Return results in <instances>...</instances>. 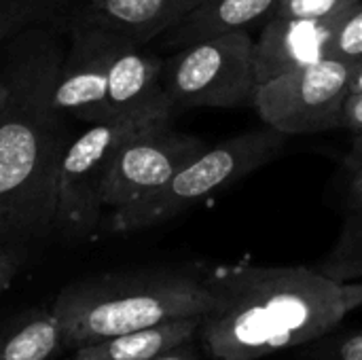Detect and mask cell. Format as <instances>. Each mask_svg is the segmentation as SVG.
<instances>
[{
  "label": "cell",
  "mask_w": 362,
  "mask_h": 360,
  "mask_svg": "<svg viewBox=\"0 0 362 360\" xmlns=\"http://www.w3.org/2000/svg\"><path fill=\"white\" fill-rule=\"evenodd\" d=\"M64 47L51 28L11 40L0 110V244L23 246L55 236L57 170L70 140L53 108Z\"/></svg>",
  "instance_id": "1"
},
{
  "label": "cell",
  "mask_w": 362,
  "mask_h": 360,
  "mask_svg": "<svg viewBox=\"0 0 362 360\" xmlns=\"http://www.w3.org/2000/svg\"><path fill=\"white\" fill-rule=\"evenodd\" d=\"M214 306L199 320L206 360H263L337 329L350 314L341 282L303 265H212Z\"/></svg>",
  "instance_id": "2"
},
{
  "label": "cell",
  "mask_w": 362,
  "mask_h": 360,
  "mask_svg": "<svg viewBox=\"0 0 362 360\" xmlns=\"http://www.w3.org/2000/svg\"><path fill=\"white\" fill-rule=\"evenodd\" d=\"M214 306L208 265L142 267L108 272L66 284L51 303L66 350L157 327L182 318H202Z\"/></svg>",
  "instance_id": "3"
},
{
  "label": "cell",
  "mask_w": 362,
  "mask_h": 360,
  "mask_svg": "<svg viewBox=\"0 0 362 360\" xmlns=\"http://www.w3.org/2000/svg\"><path fill=\"white\" fill-rule=\"evenodd\" d=\"M286 138V134L265 125L263 129H250L212 144L178 170L161 189L106 214L104 229L110 233H134L172 221L280 157Z\"/></svg>",
  "instance_id": "4"
},
{
  "label": "cell",
  "mask_w": 362,
  "mask_h": 360,
  "mask_svg": "<svg viewBox=\"0 0 362 360\" xmlns=\"http://www.w3.org/2000/svg\"><path fill=\"white\" fill-rule=\"evenodd\" d=\"M174 108H153L87 125L64 151L55 185V236L64 242H89L104 227L102 185L117 146L132 134L172 123Z\"/></svg>",
  "instance_id": "5"
},
{
  "label": "cell",
  "mask_w": 362,
  "mask_h": 360,
  "mask_svg": "<svg viewBox=\"0 0 362 360\" xmlns=\"http://www.w3.org/2000/svg\"><path fill=\"white\" fill-rule=\"evenodd\" d=\"M255 38L250 32H229L195 40L163 59L161 91L174 110L252 106L257 91Z\"/></svg>",
  "instance_id": "6"
},
{
  "label": "cell",
  "mask_w": 362,
  "mask_h": 360,
  "mask_svg": "<svg viewBox=\"0 0 362 360\" xmlns=\"http://www.w3.org/2000/svg\"><path fill=\"white\" fill-rule=\"evenodd\" d=\"M352 72L354 66L325 57L257 85L252 106L265 125L286 136L337 129Z\"/></svg>",
  "instance_id": "7"
},
{
  "label": "cell",
  "mask_w": 362,
  "mask_h": 360,
  "mask_svg": "<svg viewBox=\"0 0 362 360\" xmlns=\"http://www.w3.org/2000/svg\"><path fill=\"white\" fill-rule=\"evenodd\" d=\"M210 144L199 136L157 123L127 136L110 157L102 185L104 210L117 212L161 189Z\"/></svg>",
  "instance_id": "8"
},
{
  "label": "cell",
  "mask_w": 362,
  "mask_h": 360,
  "mask_svg": "<svg viewBox=\"0 0 362 360\" xmlns=\"http://www.w3.org/2000/svg\"><path fill=\"white\" fill-rule=\"evenodd\" d=\"M70 45L57 70L53 87V108L85 125L110 119L108 112V70L121 34L98 25L66 23Z\"/></svg>",
  "instance_id": "9"
},
{
  "label": "cell",
  "mask_w": 362,
  "mask_h": 360,
  "mask_svg": "<svg viewBox=\"0 0 362 360\" xmlns=\"http://www.w3.org/2000/svg\"><path fill=\"white\" fill-rule=\"evenodd\" d=\"M337 17L299 19L274 15L261 28L259 38H255L252 59L257 83H267L325 59Z\"/></svg>",
  "instance_id": "10"
},
{
  "label": "cell",
  "mask_w": 362,
  "mask_h": 360,
  "mask_svg": "<svg viewBox=\"0 0 362 360\" xmlns=\"http://www.w3.org/2000/svg\"><path fill=\"white\" fill-rule=\"evenodd\" d=\"M206 0H78L66 23L121 34L138 45L163 36Z\"/></svg>",
  "instance_id": "11"
},
{
  "label": "cell",
  "mask_w": 362,
  "mask_h": 360,
  "mask_svg": "<svg viewBox=\"0 0 362 360\" xmlns=\"http://www.w3.org/2000/svg\"><path fill=\"white\" fill-rule=\"evenodd\" d=\"M163 59L142 49V45L121 38L108 70V112L129 115L153 108H174L161 91Z\"/></svg>",
  "instance_id": "12"
},
{
  "label": "cell",
  "mask_w": 362,
  "mask_h": 360,
  "mask_svg": "<svg viewBox=\"0 0 362 360\" xmlns=\"http://www.w3.org/2000/svg\"><path fill=\"white\" fill-rule=\"evenodd\" d=\"M282 0H206L180 23L163 34V40L172 49H180L195 40L250 30L265 25L280 8Z\"/></svg>",
  "instance_id": "13"
},
{
  "label": "cell",
  "mask_w": 362,
  "mask_h": 360,
  "mask_svg": "<svg viewBox=\"0 0 362 360\" xmlns=\"http://www.w3.org/2000/svg\"><path fill=\"white\" fill-rule=\"evenodd\" d=\"M202 318H182L157 327L104 337L72 350L68 360H148L197 337Z\"/></svg>",
  "instance_id": "14"
},
{
  "label": "cell",
  "mask_w": 362,
  "mask_h": 360,
  "mask_svg": "<svg viewBox=\"0 0 362 360\" xmlns=\"http://www.w3.org/2000/svg\"><path fill=\"white\" fill-rule=\"evenodd\" d=\"M62 350L66 333L51 308H32L0 325V360H53Z\"/></svg>",
  "instance_id": "15"
},
{
  "label": "cell",
  "mask_w": 362,
  "mask_h": 360,
  "mask_svg": "<svg viewBox=\"0 0 362 360\" xmlns=\"http://www.w3.org/2000/svg\"><path fill=\"white\" fill-rule=\"evenodd\" d=\"M78 0H0V42L66 21Z\"/></svg>",
  "instance_id": "16"
},
{
  "label": "cell",
  "mask_w": 362,
  "mask_h": 360,
  "mask_svg": "<svg viewBox=\"0 0 362 360\" xmlns=\"http://www.w3.org/2000/svg\"><path fill=\"white\" fill-rule=\"evenodd\" d=\"M344 223L339 238L362 231V134H354L352 146L344 157Z\"/></svg>",
  "instance_id": "17"
},
{
  "label": "cell",
  "mask_w": 362,
  "mask_h": 360,
  "mask_svg": "<svg viewBox=\"0 0 362 360\" xmlns=\"http://www.w3.org/2000/svg\"><path fill=\"white\" fill-rule=\"evenodd\" d=\"M327 57L350 64L354 68L362 64V0L354 2L337 17Z\"/></svg>",
  "instance_id": "18"
},
{
  "label": "cell",
  "mask_w": 362,
  "mask_h": 360,
  "mask_svg": "<svg viewBox=\"0 0 362 360\" xmlns=\"http://www.w3.org/2000/svg\"><path fill=\"white\" fill-rule=\"evenodd\" d=\"M288 360H362V331H337L293 350Z\"/></svg>",
  "instance_id": "19"
},
{
  "label": "cell",
  "mask_w": 362,
  "mask_h": 360,
  "mask_svg": "<svg viewBox=\"0 0 362 360\" xmlns=\"http://www.w3.org/2000/svg\"><path fill=\"white\" fill-rule=\"evenodd\" d=\"M358 0H282L276 15L299 19H333Z\"/></svg>",
  "instance_id": "20"
},
{
  "label": "cell",
  "mask_w": 362,
  "mask_h": 360,
  "mask_svg": "<svg viewBox=\"0 0 362 360\" xmlns=\"http://www.w3.org/2000/svg\"><path fill=\"white\" fill-rule=\"evenodd\" d=\"M25 255H28V248L23 246L0 244V295L13 284Z\"/></svg>",
  "instance_id": "21"
},
{
  "label": "cell",
  "mask_w": 362,
  "mask_h": 360,
  "mask_svg": "<svg viewBox=\"0 0 362 360\" xmlns=\"http://www.w3.org/2000/svg\"><path fill=\"white\" fill-rule=\"evenodd\" d=\"M339 127L362 134V93H350L339 115Z\"/></svg>",
  "instance_id": "22"
},
{
  "label": "cell",
  "mask_w": 362,
  "mask_h": 360,
  "mask_svg": "<svg viewBox=\"0 0 362 360\" xmlns=\"http://www.w3.org/2000/svg\"><path fill=\"white\" fill-rule=\"evenodd\" d=\"M148 360H206V356H204V350H202V346H199V342L195 337V339L178 344V346L165 350L163 354Z\"/></svg>",
  "instance_id": "23"
},
{
  "label": "cell",
  "mask_w": 362,
  "mask_h": 360,
  "mask_svg": "<svg viewBox=\"0 0 362 360\" xmlns=\"http://www.w3.org/2000/svg\"><path fill=\"white\" fill-rule=\"evenodd\" d=\"M341 289H344V299H346L348 312L362 308V278L352 280V282H341Z\"/></svg>",
  "instance_id": "24"
},
{
  "label": "cell",
  "mask_w": 362,
  "mask_h": 360,
  "mask_svg": "<svg viewBox=\"0 0 362 360\" xmlns=\"http://www.w3.org/2000/svg\"><path fill=\"white\" fill-rule=\"evenodd\" d=\"M350 93H362V64L354 68L350 79Z\"/></svg>",
  "instance_id": "25"
},
{
  "label": "cell",
  "mask_w": 362,
  "mask_h": 360,
  "mask_svg": "<svg viewBox=\"0 0 362 360\" xmlns=\"http://www.w3.org/2000/svg\"><path fill=\"white\" fill-rule=\"evenodd\" d=\"M6 95H8V85H6L4 76L0 74V110H2V106H4V100H6Z\"/></svg>",
  "instance_id": "26"
}]
</instances>
